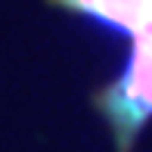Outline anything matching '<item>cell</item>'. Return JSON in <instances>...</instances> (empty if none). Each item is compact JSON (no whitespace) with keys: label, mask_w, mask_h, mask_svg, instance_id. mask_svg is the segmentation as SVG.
<instances>
[{"label":"cell","mask_w":152,"mask_h":152,"mask_svg":"<svg viewBox=\"0 0 152 152\" xmlns=\"http://www.w3.org/2000/svg\"><path fill=\"white\" fill-rule=\"evenodd\" d=\"M115 130L118 149L127 152L140 127L152 118V25L134 34V53L127 68L99 99Z\"/></svg>","instance_id":"obj_1"},{"label":"cell","mask_w":152,"mask_h":152,"mask_svg":"<svg viewBox=\"0 0 152 152\" xmlns=\"http://www.w3.org/2000/svg\"><path fill=\"white\" fill-rule=\"evenodd\" d=\"M81 12H90L99 22H109L121 31H143L152 25V0H62Z\"/></svg>","instance_id":"obj_2"}]
</instances>
